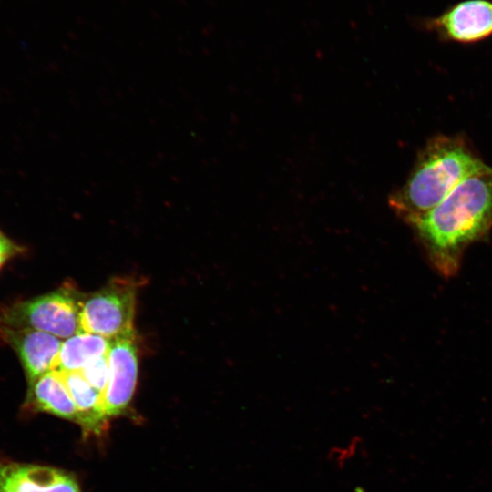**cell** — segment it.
<instances>
[{
  "mask_svg": "<svg viewBox=\"0 0 492 492\" xmlns=\"http://www.w3.org/2000/svg\"><path fill=\"white\" fill-rule=\"evenodd\" d=\"M442 270L455 268L460 251L492 224V168L462 180L441 202L409 221Z\"/></svg>",
  "mask_w": 492,
  "mask_h": 492,
  "instance_id": "cell-1",
  "label": "cell"
},
{
  "mask_svg": "<svg viewBox=\"0 0 492 492\" xmlns=\"http://www.w3.org/2000/svg\"><path fill=\"white\" fill-rule=\"evenodd\" d=\"M487 166L462 140L436 137L421 151L405 185L390 206L407 222L429 211L462 180Z\"/></svg>",
  "mask_w": 492,
  "mask_h": 492,
  "instance_id": "cell-2",
  "label": "cell"
},
{
  "mask_svg": "<svg viewBox=\"0 0 492 492\" xmlns=\"http://www.w3.org/2000/svg\"><path fill=\"white\" fill-rule=\"evenodd\" d=\"M85 295L67 285L49 293L0 306V325L30 328L67 339L80 330Z\"/></svg>",
  "mask_w": 492,
  "mask_h": 492,
  "instance_id": "cell-3",
  "label": "cell"
},
{
  "mask_svg": "<svg viewBox=\"0 0 492 492\" xmlns=\"http://www.w3.org/2000/svg\"><path fill=\"white\" fill-rule=\"evenodd\" d=\"M137 290L134 281L118 278L85 295L80 311V330L108 340L135 335Z\"/></svg>",
  "mask_w": 492,
  "mask_h": 492,
  "instance_id": "cell-4",
  "label": "cell"
},
{
  "mask_svg": "<svg viewBox=\"0 0 492 492\" xmlns=\"http://www.w3.org/2000/svg\"><path fill=\"white\" fill-rule=\"evenodd\" d=\"M422 26L439 38L471 44L492 36V0H464L440 15L426 18Z\"/></svg>",
  "mask_w": 492,
  "mask_h": 492,
  "instance_id": "cell-5",
  "label": "cell"
},
{
  "mask_svg": "<svg viewBox=\"0 0 492 492\" xmlns=\"http://www.w3.org/2000/svg\"><path fill=\"white\" fill-rule=\"evenodd\" d=\"M108 359L109 375L103 404L110 418L127 411L136 389L138 360L135 335L110 340Z\"/></svg>",
  "mask_w": 492,
  "mask_h": 492,
  "instance_id": "cell-6",
  "label": "cell"
},
{
  "mask_svg": "<svg viewBox=\"0 0 492 492\" xmlns=\"http://www.w3.org/2000/svg\"><path fill=\"white\" fill-rule=\"evenodd\" d=\"M0 338L17 354L27 384L54 370L63 340L30 328L0 325Z\"/></svg>",
  "mask_w": 492,
  "mask_h": 492,
  "instance_id": "cell-7",
  "label": "cell"
},
{
  "mask_svg": "<svg viewBox=\"0 0 492 492\" xmlns=\"http://www.w3.org/2000/svg\"><path fill=\"white\" fill-rule=\"evenodd\" d=\"M0 485L13 492H80L76 479L67 472L13 461H0Z\"/></svg>",
  "mask_w": 492,
  "mask_h": 492,
  "instance_id": "cell-8",
  "label": "cell"
},
{
  "mask_svg": "<svg viewBox=\"0 0 492 492\" xmlns=\"http://www.w3.org/2000/svg\"><path fill=\"white\" fill-rule=\"evenodd\" d=\"M26 412L46 413L78 425L75 403L59 372L52 370L27 384Z\"/></svg>",
  "mask_w": 492,
  "mask_h": 492,
  "instance_id": "cell-9",
  "label": "cell"
},
{
  "mask_svg": "<svg viewBox=\"0 0 492 492\" xmlns=\"http://www.w3.org/2000/svg\"><path fill=\"white\" fill-rule=\"evenodd\" d=\"M60 374L78 411V425L84 434L98 436L103 433L109 419L105 412L103 395L91 386L79 372Z\"/></svg>",
  "mask_w": 492,
  "mask_h": 492,
  "instance_id": "cell-10",
  "label": "cell"
},
{
  "mask_svg": "<svg viewBox=\"0 0 492 492\" xmlns=\"http://www.w3.org/2000/svg\"><path fill=\"white\" fill-rule=\"evenodd\" d=\"M109 344L108 339L81 331L62 342L54 370L79 372L89 362L107 355Z\"/></svg>",
  "mask_w": 492,
  "mask_h": 492,
  "instance_id": "cell-11",
  "label": "cell"
},
{
  "mask_svg": "<svg viewBox=\"0 0 492 492\" xmlns=\"http://www.w3.org/2000/svg\"><path fill=\"white\" fill-rule=\"evenodd\" d=\"M79 373L91 386L103 395L109 375L108 354L89 362Z\"/></svg>",
  "mask_w": 492,
  "mask_h": 492,
  "instance_id": "cell-12",
  "label": "cell"
},
{
  "mask_svg": "<svg viewBox=\"0 0 492 492\" xmlns=\"http://www.w3.org/2000/svg\"><path fill=\"white\" fill-rule=\"evenodd\" d=\"M25 247L8 238L0 230V269L12 258L25 252Z\"/></svg>",
  "mask_w": 492,
  "mask_h": 492,
  "instance_id": "cell-13",
  "label": "cell"
},
{
  "mask_svg": "<svg viewBox=\"0 0 492 492\" xmlns=\"http://www.w3.org/2000/svg\"><path fill=\"white\" fill-rule=\"evenodd\" d=\"M0 492H13L11 489L0 485Z\"/></svg>",
  "mask_w": 492,
  "mask_h": 492,
  "instance_id": "cell-14",
  "label": "cell"
}]
</instances>
